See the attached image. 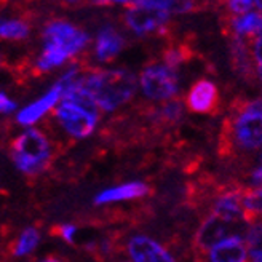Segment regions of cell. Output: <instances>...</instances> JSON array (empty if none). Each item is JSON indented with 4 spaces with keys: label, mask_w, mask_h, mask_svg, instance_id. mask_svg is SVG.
I'll return each instance as SVG.
<instances>
[{
    "label": "cell",
    "mask_w": 262,
    "mask_h": 262,
    "mask_svg": "<svg viewBox=\"0 0 262 262\" xmlns=\"http://www.w3.org/2000/svg\"><path fill=\"white\" fill-rule=\"evenodd\" d=\"M186 106L196 114H216L221 107V95L216 83L208 78L196 80L186 96Z\"/></svg>",
    "instance_id": "obj_9"
},
{
    "label": "cell",
    "mask_w": 262,
    "mask_h": 262,
    "mask_svg": "<svg viewBox=\"0 0 262 262\" xmlns=\"http://www.w3.org/2000/svg\"><path fill=\"white\" fill-rule=\"evenodd\" d=\"M123 37L111 26L102 28L96 38V56L101 61H109L115 58L123 48Z\"/></svg>",
    "instance_id": "obj_16"
},
{
    "label": "cell",
    "mask_w": 262,
    "mask_h": 262,
    "mask_svg": "<svg viewBox=\"0 0 262 262\" xmlns=\"http://www.w3.org/2000/svg\"><path fill=\"white\" fill-rule=\"evenodd\" d=\"M232 115L222 123L219 135V155L230 159L237 150L262 147V98L246 101L235 99Z\"/></svg>",
    "instance_id": "obj_1"
},
{
    "label": "cell",
    "mask_w": 262,
    "mask_h": 262,
    "mask_svg": "<svg viewBox=\"0 0 262 262\" xmlns=\"http://www.w3.org/2000/svg\"><path fill=\"white\" fill-rule=\"evenodd\" d=\"M126 251L135 262H176L166 248L146 235H135L126 243Z\"/></svg>",
    "instance_id": "obj_10"
},
{
    "label": "cell",
    "mask_w": 262,
    "mask_h": 262,
    "mask_svg": "<svg viewBox=\"0 0 262 262\" xmlns=\"http://www.w3.org/2000/svg\"><path fill=\"white\" fill-rule=\"evenodd\" d=\"M195 262H205V260H203L202 257H196V260H195Z\"/></svg>",
    "instance_id": "obj_29"
},
{
    "label": "cell",
    "mask_w": 262,
    "mask_h": 262,
    "mask_svg": "<svg viewBox=\"0 0 262 262\" xmlns=\"http://www.w3.org/2000/svg\"><path fill=\"white\" fill-rule=\"evenodd\" d=\"M61 99H62V88L59 83H56L43 98L37 99L32 104H29V106L21 109L18 112L16 120L21 125H32L37 120H40L47 112H50L51 109H53Z\"/></svg>",
    "instance_id": "obj_12"
},
{
    "label": "cell",
    "mask_w": 262,
    "mask_h": 262,
    "mask_svg": "<svg viewBox=\"0 0 262 262\" xmlns=\"http://www.w3.org/2000/svg\"><path fill=\"white\" fill-rule=\"evenodd\" d=\"M222 32L226 35L233 34L235 37H246L251 34H262V11H250L242 16H226Z\"/></svg>",
    "instance_id": "obj_13"
},
{
    "label": "cell",
    "mask_w": 262,
    "mask_h": 262,
    "mask_svg": "<svg viewBox=\"0 0 262 262\" xmlns=\"http://www.w3.org/2000/svg\"><path fill=\"white\" fill-rule=\"evenodd\" d=\"M51 149L47 136L35 128H28L21 133L11 147V157L15 165L23 173H38L50 160Z\"/></svg>",
    "instance_id": "obj_4"
},
{
    "label": "cell",
    "mask_w": 262,
    "mask_h": 262,
    "mask_svg": "<svg viewBox=\"0 0 262 262\" xmlns=\"http://www.w3.org/2000/svg\"><path fill=\"white\" fill-rule=\"evenodd\" d=\"M75 232H77V227L72 226V224H66L61 227V237L66 240V242H69L72 243L74 242V237H75Z\"/></svg>",
    "instance_id": "obj_24"
},
{
    "label": "cell",
    "mask_w": 262,
    "mask_h": 262,
    "mask_svg": "<svg viewBox=\"0 0 262 262\" xmlns=\"http://www.w3.org/2000/svg\"><path fill=\"white\" fill-rule=\"evenodd\" d=\"M169 13L166 11V2H133L128 5L125 21L128 28L139 34H149L154 31H166Z\"/></svg>",
    "instance_id": "obj_6"
},
{
    "label": "cell",
    "mask_w": 262,
    "mask_h": 262,
    "mask_svg": "<svg viewBox=\"0 0 262 262\" xmlns=\"http://www.w3.org/2000/svg\"><path fill=\"white\" fill-rule=\"evenodd\" d=\"M43 38L45 48L37 61V68L40 71L58 68L69 56L77 55L88 42V35L68 21L50 23L45 29Z\"/></svg>",
    "instance_id": "obj_3"
},
{
    "label": "cell",
    "mask_w": 262,
    "mask_h": 262,
    "mask_svg": "<svg viewBox=\"0 0 262 262\" xmlns=\"http://www.w3.org/2000/svg\"><path fill=\"white\" fill-rule=\"evenodd\" d=\"M245 221L250 226L262 221V187H250L243 192Z\"/></svg>",
    "instance_id": "obj_17"
},
{
    "label": "cell",
    "mask_w": 262,
    "mask_h": 262,
    "mask_svg": "<svg viewBox=\"0 0 262 262\" xmlns=\"http://www.w3.org/2000/svg\"><path fill=\"white\" fill-rule=\"evenodd\" d=\"M56 117L61 126L75 138H86L95 131L98 114L90 112L69 101H61L56 109Z\"/></svg>",
    "instance_id": "obj_8"
},
{
    "label": "cell",
    "mask_w": 262,
    "mask_h": 262,
    "mask_svg": "<svg viewBox=\"0 0 262 262\" xmlns=\"http://www.w3.org/2000/svg\"><path fill=\"white\" fill-rule=\"evenodd\" d=\"M29 34V28L19 19H0V37L21 40Z\"/></svg>",
    "instance_id": "obj_19"
},
{
    "label": "cell",
    "mask_w": 262,
    "mask_h": 262,
    "mask_svg": "<svg viewBox=\"0 0 262 262\" xmlns=\"http://www.w3.org/2000/svg\"><path fill=\"white\" fill-rule=\"evenodd\" d=\"M250 232L246 221H230L219 214H208L193 237V248L200 254L211 251L216 245L229 238H242Z\"/></svg>",
    "instance_id": "obj_5"
},
{
    "label": "cell",
    "mask_w": 262,
    "mask_h": 262,
    "mask_svg": "<svg viewBox=\"0 0 262 262\" xmlns=\"http://www.w3.org/2000/svg\"><path fill=\"white\" fill-rule=\"evenodd\" d=\"M248 248L242 238H229L216 245L208 257L209 262H246Z\"/></svg>",
    "instance_id": "obj_15"
},
{
    "label": "cell",
    "mask_w": 262,
    "mask_h": 262,
    "mask_svg": "<svg viewBox=\"0 0 262 262\" xmlns=\"http://www.w3.org/2000/svg\"><path fill=\"white\" fill-rule=\"evenodd\" d=\"M251 181L256 184V187H262V155L259 159V166L253 171L251 174Z\"/></svg>",
    "instance_id": "obj_25"
},
{
    "label": "cell",
    "mask_w": 262,
    "mask_h": 262,
    "mask_svg": "<svg viewBox=\"0 0 262 262\" xmlns=\"http://www.w3.org/2000/svg\"><path fill=\"white\" fill-rule=\"evenodd\" d=\"M256 7V2H242V0H237V2H227L226 4V8L232 13L233 16H242V15H246V13H250L253 8Z\"/></svg>",
    "instance_id": "obj_21"
},
{
    "label": "cell",
    "mask_w": 262,
    "mask_h": 262,
    "mask_svg": "<svg viewBox=\"0 0 262 262\" xmlns=\"http://www.w3.org/2000/svg\"><path fill=\"white\" fill-rule=\"evenodd\" d=\"M16 109V104L15 101H11L5 93H0V112L4 114H10Z\"/></svg>",
    "instance_id": "obj_23"
},
{
    "label": "cell",
    "mask_w": 262,
    "mask_h": 262,
    "mask_svg": "<svg viewBox=\"0 0 262 262\" xmlns=\"http://www.w3.org/2000/svg\"><path fill=\"white\" fill-rule=\"evenodd\" d=\"M38 242H40V233H38L37 229H34V227L24 229L23 233L19 235L18 242H16L15 254L16 256H26V254L32 253L37 248Z\"/></svg>",
    "instance_id": "obj_18"
},
{
    "label": "cell",
    "mask_w": 262,
    "mask_h": 262,
    "mask_svg": "<svg viewBox=\"0 0 262 262\" xmlns=\"http://www.w3.org/2000/svg\"><path fill=\"white\" fill-rule=\"evenodd\" d=\"M149 193V187L144 182H126V184L117 186L112 189H106L96 195L95 203L104 205V203H114V202H125V200H133L139 199Z\"/></svg>",
    "instance_id": "obj_14"
},
{
    "label": "cell",
    "mask_w": 262,
    "mask_h": 262,
    "mask_svg": "<svg viewBox=\"0 0 262 262\" xmlns=\"http://www.w3.org/2000/svg\"><path fill=\"white\" fill-rule=\"evenodd\" d=\"M230 62L235 74L243 80L254 82L257 78L254 56H251L250 42L246 37H233L230 43Z\"/></svg>",
    "instance_id": "obj_11"
},
{
    "label": "cell",
    "mask_w": 262,
    "mask_h": 262,
    "mask_svg": "<svg viewBox=\"0 0 262 262\" xmlns=\"http://www.w3.org/2000/svg\"><path fill=\"white\" fill-rule=\"evenodd\" d=\"M246 246L250 250L251 259L262 256V221L250 226V232L246 235Z\"/></svg>",
    "instance_id": "obj_20"
},
{
    "label": "cell",
    "mask_w": 262,
    "mask_h": 262,
    "mask_svg": "<svg viewBox=\"0 0 262 262\" xmlns=\"http://www.w3.org/2000/svg\"><path fill=\"white\" fill-rule=\"evenodd\" d=\"M38 262H62V260L55 259V257H47V259H42V260H38Z\"/></svg>",
    "instance_id": "obj_26"
},
{
    "label": "cell",
    "mask_w": 262,
    "mask_h": 262,
    "mask_svg": "<svg viewBox=\"0 0 262 262\" xmlns=\"http://www.w3.org/2000/svg\"><path fill=\"white\" fill-rule=\"evenodd\" d=\"M256 7L259 8V11H262V2H256Z\"/></svg>",
    "instance_id": "obj_28"
},
{
    "label": "cell",
    "mask_w": 262,
    "mask_h": 262,
    "mask_svg": "<svg viewBox=\"0 0 262 262\" xmlns=\"http://www.w3.org/2000/svg\"><path fill=\"white\" fill-rule=\"evenodd\" d=\"M136 77L129 71H96L82 78V88L104 111H115L136 93Z\"/></svg>",
    "instance_id": "obj_2"
},
{
    "label": "cell",
    "mask_w": 262,
    "mask_h": 262,
    "mask_svg": "<svg viewBox=\"0 0 262 262\" xmlns=\"http://www.w3.org/2000/svg\"><path fill=\"white\" fill-rule=\"evenodd\" d=\"M254 64H256L257 77L262 82V34L256 35L254 38Z\"/></svg>",
    "instance_id": "obj_22"
},
{
    "label": "cell",
    "mask_w": 262,
    "mask_h": 262,
    "mask_svg": "<svg viewBox=\"0 0 262 262\" xmlns=\"http://www.w3.org/2000/svg\"><path fill=\"white\" fill-rule=\"evenodd\" d=\"M141 90L146 98L154 101H165L178 93V74L166 64H149L144 68L141 78Z\"/></svg>",
    "instance_id": "obj_7"
},
{
    "label": "cell",
    "mask_w": 262,
    "mask_h": 262,
    "mask_svg": "<svg viewBox=\"0 0 262 262\" xmlns=\"http://www.w3.org/2000/svg\"><path fill=\"white\" fill-rule=\"evenodd\" d=\"M251 262H262V256H260V257H253Z\"/></svg>",
    "instance_id": "obj_27"
}]
</instances>
